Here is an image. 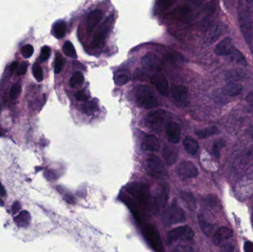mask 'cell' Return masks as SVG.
I'll use <instances>...</instances> for the list:
<instances>
[{"label": "cell", "mask_w": 253, "mask_h": 252, "mask_svg": "<svg viewBox=\"0 0 253 252\" xmlns=\"http://www.w3.org/2000/svg\"><path fill=\"white\" fill-rule=\"evenodd\" d=\"M97 104L96 101H90V102H86L84 105H83V110L84 113L90 114L96 110Z\"/></svg>", "instance_id": "4dcf8cb0"}, {"label": "cell", "mask_w": 253, "mask_h": 252, "mask_svg": "<svg viewBox=\"0 0 253 252\" xmlns=\"http://www.w3.org/2000/svg\"><path fill=\"white\" fill-rule=\"evenodd\" d=\"M249 3V1H239L237 5V15L241 33L247 44L252 45L253 21Z\"/></svg>", "instance_id": "6da1fadb"}, {"label": "cell", "mask_w": 253, "mask_h": 252, "mask_svg": "<svg viewBox=\"0 0 253 252\" xmlns=\"http://www.w3.org/2000/svg\"><path fill=\"white\" fill-rule=\"evenodd\" d=\"M34 47L31 44H25L22 47V56L25 58V59H28L32 56L34 53Z\"/></svg>", "instance_id": "836d02e7"}, {"label": "cell", "mask_w": 253, "mask_h": 252, "mask_svg": "<svg viewBox=\"0 0 253 252\" xmlns=\"http://www.w3.org/2000/svg\"><path fill=\"white\" fill-rule=\"evenodd\" d=\"M233 232L230 228L221 226L215 231L213 236H212V241L215 245H220L224 241L233 238Z\"/></svg>", "instance_id": "9a60e30c"}, {"label": "cell", "mask_w": 253, "mask_h": 252, "mask_svg": "<svg viewBox=\"0 0 253 252\" xmlns=\"http://www.w3.org/2000/svg\"><path fill=\"white\" fill-rule=\"evenodd\" d=\"M218 133L219 131H218V127L212 126V127H207L204 130H198L197 132H196V135L199 139H206V138L218 134Z\"/></svg>", "instance_id": "484cf974"}, {"label": "cell", "mask_w": 253, "mask_h": 252, "mask_svg": "<svg viewBox=\"0 0 253 252\" xmlns=\"http://www.w3.org/2000/svg\"><path fill=\"white\" fill-rule=\"evenodd\" d=\"M185 220V213L175 201L168 206L162 213V223L165 226L184 223Z\"/></svg>", "instance_id": "8992f818"}, {"label": "cell", "mask_w": 253, "mask_h": 252, "mask_svg": "<svg viewBox=\"0 0 253 252\" xmlns=\"http://www.w3.org/2000/svg\"><path fill=\"white\" fill-rule=\"evenodd\" d=\"M151 81L161 94L164 96H168L169 93V83L165 75L163 74H155L151 78Z\"/></svg>", "instance_id": "5bb4252c"}, {"label": "cell", "mask_w": 253, "mask_h": 252, "mask_svg": "<svg viewBox=\"0 0 253 252\" xmlns=\"http://www.w3.org/2000/svg\"><path fill=\"white\" fill-rule=\"evenodd\" d=\"M129 198H132V210H143L147 208L150 201V187L146 183H132L126 188Z\"/></svg>", "instance_id": "3957f363"}, {"label": "cell", "mask_w": 253, "mask_h": 252, "mask_svg": "<svg viewBox=\"0 0 253 252\" xmlns=\"http://www.w3.org/2000/svg\"><path fill=\"white\" fill-rule=\"evenodd\" d=\"M183 144H184V149H185L186 152H187V153L190 154V155H196L198 151H199V143H198L194 139L190 137V136H187V137L184 139Z\"/></svg>", "instance_id": "44dd1931"}, {"label": "cell", "mask_w": 253, "mask_h": 252, "mask_svg": "<svg viewBox=\"0 0 253 252\" xmlns=\"http://www.w3.org/2000/svg\"><path fill=\"white\" fill-rule=\"evenodd\" d=\"M135 98L137 104L145 109H151L159 105L153 89L148 85L141 84L135 87Z\"/></svg>", "instance_id": "277c9868"}, {"label": "cell", "mask_w": 253, "mask_h": 252, "mask_svg": "<svg viewBox=\"0 0 253 252\" xmlns=\"http://www.w3.org/2000/svg\"><path fill=\"white\" fill-rule=\"evenodd\" d=\"M167 137L170 143L177 144L179 142L181 137V130L179 126L174 121H168L165 125Z\"/></svg>", "instance_id": "4fadbf2b"}, {"label": "cell", "mask_w": 253, "mask_h": 252, "mask_svg": "<svg viewBox=\"0 0 253 252\" xmlns=\"http://www.w3.org/2000/svg\"><path fill=\"white\" fill-rule=\"evenodd\" d=\"M168 118V113L166 111L162 109L153 111L147 115L146 118V125L154 131H159Z\"/></svg>", "instance_id": "8fae6325"}, {"label": "cell", "mask_w": 253, "mask_h": 252, "mask_svg": "<svg viewBox=\"0 0 253 252\" xmlns=\"http://www.w3.org/2000/svg\"><path fill=\"white\" fill-rule=\"evenodd\" d=\"M172 97L180 103H185L187 100L188 92L187 89L182 85H173L171 88Z\"/></svg>", "instance_id": "ac0fdd59"}, {"label": "cell", "mask_w": 253, "mask_h": 252, "mask_svg": "<svg viewBox=\"0 0 253 252\" xmlns=\"http://www.w3.org/2000/svg\"><path fill=\"white\" fill-rule=\"evenodd\" d=\"M32 71L34 78L39 82H41L43 80V72L41 67L37 65V64H34V66H33Z\"/></svg>", "instance_id": "1f68e13d"}, {"label": "cell", "mask_w": 253, "mask_h": 252, "mask_svg": "<svg viewBox=\"0 0 253 252\" xmlns=\"http://www.w3.org/2000/svg\"><path fill=\"white\" fill-rule=\"evenodd\" d=\"M18 67H19V63L17 62H13V63L11 64V66H10V71L11 72H14L17 70Z\"/></svg>", "instance_id": "b9f144b4"}, {"label": "cell", "mask_w": 253, "mask_h": 252, "mask_svg": "<svg viewBox=\"0 0 253 252\" xmlns=\"http://www.w3.org/2000/svg\"><path fill=\"white\" fill-rule=\"evenodd\" d=\"M114 22H115V16L114 14H111L104 21L103 23L98 28L97 31L93 36V41H92V47L93 48H101L105 45V40L112 30Z\"/></svg>", "instance_id": "52a82bcc"}, {"label": "cell", "mask_w": 253, "mask_h": 252, "mask_svg": "<svg viewBox=\"0 0 253 252\" xmlns=\"http://www.w3.org/2000/svg\"><path fill=\"white\" fill-rule=\"evenodd\" d=\"M129 79V76L128 74H126V72H120L116 75L114 81H115L116 85L123 86L127 83Z\"/></svg>", "instance_id": "f546056e"}, {"label": "cell", "mask_w": 253, "mask_h": 252, "mask_svg": "<svg viewBox=\"0 0 253 252\" xmlns=\"http://www.w3.org/2000/svg\"><path fill=\"white\" fill-rule=\"evenodd\" d=\"M162 155L167 164L171 166L175 164L178 159V151L174 146H165L162 150Z\"/></svg>", "instance_id": "ffe728a7"}, {"label": "cell", "mask_w": 253, "mask_h": 252, "mask_svg": "<svg viewBox=\"0 0 253 252\" xmlns=\"http://www.w3.org/2000/svg\"><path fill=\"white\" fill-rule=\"evenodd\" d=\"M143 235L150 247L156 252H164L163 244L159 231L152 224H145L143 227Z\"/></svg>", "instance_id": "ba28073f"}, {"label": "cell", "mask_w": 253, "mask_h": 252, "mask_svg": "<svg viewBox=\"0 0 253 252\" xmlns=\"http://www.w3.org/2000/svg\"><path fill=\"white\" fill-rule=\"evenodd\" d=\"M169 252H193V249L187 245H178Z\"/></svg>", "instance_id": "d590c367"}, {"label": "cell", "mask_w": 253, "mask_h": 252, "mask_svg": "<svg viewBox=\"0 0 253 252\" xmlns=\"http://www.w3.org/2000/svg\"><path fill=\"white\" fill-rule=\"evenodd\" d=\"M177 175L181 180L194 179L199 176V170L193 163L182 161L177 167Z\"/></svg>", "instance_id": "7c38bea8"}, {"label": "cell", "mask_w": 253, "mask_h": 252, "mask_svg": "<svg viewBox=\"0 0 253 252\" xmlns=\"http://www.w3.org/2000/svg\"><path fill=\"white\" fill-rule=\"evenodd\" d=\"M214 53L217 56L229 58L231 62L238 65L248 66L246 58L235 47L233 39L230 37H225L217 44Z\"/></svg>", "instance_id": "7a4b0ae2"}, {"label": "cell", "mask_w": 253, "mask_h": 252, "mask_svg": "<svg viewBox=\"0 0 253 252\" xmlns=\"http://www.w3.org/2000/svg\"><path fill=\"white\" fill-rule=\"evenodd\" d=\"M103 13L101 10H95L90 12L87 16V29L88 32H92L102 20Z\"/></svg>", "instance_id": "e0dca14e"}, {"label": "cell", "mask_w": 253, "mask_h": 252, "mask_svg": "<svg viewBox=\"0 0 253 252\" xmlns=\"http://www.w3.org/2000/svg\"><path fill=\"white\" fill-rule=\"evenodd\" d=\"M225 146V142L222 139H218L214 142L213 145H212V153H213L214 156L216 158H218L221 155V152L223 148Z\"/></svg>", "instance_id": "f1b7e54d"}, {"label": "cell", "mask_w": 253, "mask_h": 252, "mask_svg": "<svg viewBox=\"0 0 253 252\" xmlns=\"http://www.w3.org/2000/svg\"><path fill=\"white\" fill-rule=\"evenodd\" d=\"M67 25L64 21H59L53 25V35L56 38H62L66 33Z\"/></svg>", "instance_id": "cb8c5ba5"}, {"label": "cell", "mask_w": 253, "mask_h": 252, "mask_svg": "<svg viewBox=\"0 0 253 252\" xmlns=\"http://www.w3.org/2000/svg\"><path fill=\"white\" fill-rule=\"evenodd\" d=\"M76 99L79 102H87V99H88V96L84 90H79L76 93Z\"/></svg>", "instance_id": "74e56055"}, {"label": "cell", "mask_w": 253, "mask_h": 252, "mask_svg": "<svg viewBox=\"0 0 253 252\" xmlns=\"http://www.w3.org/2000/svg\"><path fill=\"white\" fill-rule=\"evenodd\" d=\"M194 238V232L188 226H179L169 231L167 237V244H170L178 241H187L192 240Z\"/></svg>", "instance_id": "30bf717a"}, {"label": "cell", "mask_w": 253, "mask_h": 252, "mask_svg": "<svg viewBox=\"0 0 253 252\" xmlns=\"http://www.w3.org/2000/svg\"><path fill=\"white\" fill-rule=\"evenodd\" d=\"M199 224L200 229L207 236L210 237L212 235V231H213V225L211 224L209 221H208L202 215H199Z\"/></svg>", "instance_id": "603a6c76"}, {"label": "cell", "mask_w": 253, "mask_h": 252, "mask_svg": "<svg viewBox=\"0 0 253 252\" xmlns=\"http://www.w3.org/2000/svg\"><path fill=\"white\" fill-rule=\"evenodd\" d=\"M84 75L81 72H76L70 79V85L73 88L81 87L84 84Z\"/></svg>", "instance_id": "4316f807"}, {"label": "cell", "mask_w": 253, "mask_h": 252, "mask_svg": "<svg viewBox=\"0 0 253 252\" xmlns=\"http://www.w3.org/2000/svg\"><path fill=\"white\" fill-rule=\"evenodd\" d=\"M21 92V86L19 84H15L12 87L11 90H10V96L12 99H16L19 96V93Z\"/></svg>", "instance_id": "e575fe53"}, {"label": "cell", "mask_w": 253, "mask_h": 252, "mask_svg": "<svg viewBox=\"0 0 253 252\" xmlns=\"http://www.w3.org/2000/svg\"><path fill=\"white\" fill-rule=\"evenodd\" d=\"M141 149L144 152H156L160 149V143L155 136H147L143 141Z\"/></svg>", "instance_id": "2e32d148"}, {"label": "cell", "mask_w": 253, "mask_h": 252, "mask_svg": "<svg viewBox=\"0 0 253 252\" xmlns=\"http://www.w3.org/2000/svg\"><path fill=\"white\" fill-rule=\"evenodd\" d=\"M27 68H28V63H22V65H19L16 70L18 75H24L26 72Z\"/></svg>", "instance_id": "f35d334b"}, {"label": "cell", "mask_w": 253, "mask_h": 252, "mask_svg": "<svg viewBox=\"0 0 253 252\" xmlns=\"http://www.w3.org/2000/svg\"><path fill=\"white\" fill-rule=\"evenodd\" d=\"M50 47L47 46H44L42 49L41 56H40V59L42 62H44V61L47 60L48 58L50 57Z\"/></svg>", "instance_id": "8d00e7d4"}, {"label": "cell", "mask_w": 253, "mask_h": 252, "mask_svg": "<svg viewBox=\"0 0 253 252\" xmlns=\"http://www.w3.org/2000/svg\"><path fill=\"white\" fill-rule=\"evenodd\" d=\"M245 100H246V102H248L249 105L253 107V90H251V91L247 95Z\"/></svg>", "instance_id": "60d3db41"}, {"label": "cell", "mask_w": 253, "mask_h": 252, "mask_svg": "<svg viewBox=\"0 0 253 252\" xmlns=\"http://www.w3.org/2000/svg\"><path fill=\"white\" fill-rule=\"evenodd\" d=\"M169 197V186L168 183H163L159 185L152 201V210L155 213H159L162 209L165 208Z\"/></svg>", "instance_id": "9c48e42d"}, {"label": "cell", "mask_w": 253, "mask_h": 252, "mask_svg": "<svg viewBox=\"0 0 253 252\" xmlns=\"http://www.w3.org/2000/svg\"><path fill=\"white\" fill-rule=\"evenodd\" d=\"M247 133H248L250 136L253 138V125L251 126V127L247 130Z\"/></svg>", "instance_id": "7bdbcfd3"}, {"label": "cell", "mask_w": 253, "mask_h": 252, "mask_svg": "<svg viewBox=\"0 0 253 252\" xmlns=\"http://www.w3.org/2000/svg\"><path fill=\"white\" fill-rule=\"evenodd\" d=\"M244 251L245 252H253V243L248 241L244 244Z\"/></svg>", "instance_id": "ab89813d"}, {"label": "cell", "mask_w": 253, "mask_h": 252, "mask_svg": "<svg viewBox=\"0 0 253 252\" xmlns=\"http://www.w3.org/2000/svg\"><path fill=\"white\" fill-rule=\"evenodd\" d=\"M181 200L185 204L186 207L190 210L194 211L196 207V201L194 195L188 192H181L180 193Z\"/></svg>", "instance_id": "7402d4cb"}, {"label": "cell", "mask_w": 253, "mask_h": 252, "mask_svg": "<svg viewBox=\"0 0 253 252\" xmlns=\"http://www.w3.org/2000/svg\"><path fill=\"white\" fill-rule=\"evenodd\" d=\"M223 94L229 97H236L242 94L243 92V86L237 83H228L224 85L222 90Z\"/></svg>", "instance_id": "d6986e66"}, {"label": "cell", "mask_w": 253, "mask_h": 252, "mask_svg": "<svg viewBox=\"0 0 253 252\" xmlns=\"http://www.w3.org/2000/svg\"><path fill=\"white\" fill-rule=\"evenodd\" d=\"M156 56L153 53H147L141 59V65L144 69L147 71H152L155 68Z\"/></svg>", "instance_id": "d4e9b609"}, {"label": "cell", "mask_w": 253, "mask_h": 252, "mask_svg": "<svg viewBox=\"0 0 253 252\" xmlns=\"http://www.w3.org/2000/svg\"><path fill=\"white\" fill-rule=\"evenodd\" d=\"M64 65V59L60 54L57 53L56 54V58H55V66H54V72L55 73L58 74L62 71V68H63Z\"/></svg>", "instance_id": "d6a6232c"}, {"label": "cell", "mask_w": 253, "mask_h": 252, "mask_svg": "<svg viewBox=\"0 0 253 252\" xmlns=\"http://www.w3.org/2000/svg\"><path fill=\"white\" fill-rule=\"evenodd\" d=\"M146 173L156 179H165L168 177V172L160 158L153 154L147 155L144 161Z\"/></svg>", "instance_id": "5b68a950"}, {"label": "cell", "mask_w": 253, "mask_h": 252, "mask_svg": "<svg viewBox=\"0 0 253 252\" xmlns=\"http://www.w3.org/2000/svg\"><path fill=\"white\" fill-rule=\"evenodd\" d=\"M63 52L68 57L74 59H77V51L74 44L71 41H65V44H63Z\"/></svg>", "instance_id": "83f0119b"}]
</instances>
